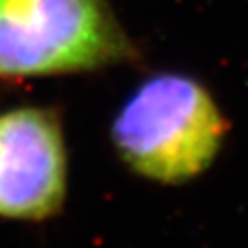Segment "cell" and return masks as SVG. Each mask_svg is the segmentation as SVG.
Instances as JSON below:
<instances>
[{
  "label": "cell",
  "mask_w": 248,
  "mask_h": 248,
  "mask_svg": "<svg viewBox=\"0 0 248 248\" xmlns=\"http://www.w3.org/2000/svg\"><path fill=\"white\" fill-rule=\"evenodd\" d=\"M107 0H0V79L92 72L134 59Z\"/></svg>",
  "instance_id": "7a4b0ae2"
},
{
  "label": "cell",
  "mask_w": 248,
  "mask_h": 248,
  "mask_svg": "<svg viewBox=\"0 0 248 248\" xmlns=\"http://www.w3.org/2000/svg\"><path fill=\"white\" fill-rule=\"evenodd\" d=\"M224 118L193 78L158 74L143 81L120 108L112 142L134 173L182 184L213 164L224 140Z\"/></svg>",
  "instance_id": "6da1fadb"
},
{
  "label": "cell",
  "mask_w": 248,
  "mask_h": 248,
  "mask_svg": "<svg viewBox=\"0 0 248 248\" xmlns=\"http://www.w3.org/2000/svg\"><path fill=\"white\" fill-rule=\"evenodd\" d=\"M66 145L61 122L45 107L0 112V217L39 222L66 199Z\"/></svg>",
  "instance_id": "3957f363"
}]
</instances>
